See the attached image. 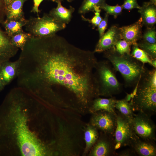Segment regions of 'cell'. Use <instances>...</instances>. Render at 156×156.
<instances>
[{
	"instance_id": "44dd1931",
	"label": "cell",
	"mask_w": 156,
	"mask_h": 156,
	"mask_svg": "<svg viewBox=\"0 0 156 156\" xmlns=\"http://www.w3.org/2000/svg\"><path fill=\"white\" fill-rule=\"evenodd\" d=\"M99 135L98 129L96 127L90 124L87 126L84 132L86 144L84 153H86L90 150L97 140Z\"/></svg>"
},
{
	"instance_id": "7a4b0ae2",
	"label": "cell",
	"mask_w": 156,
	"mask_h": 156,
	"mask_svg": "<svg viewBox=\"0 0 156 156\" xmlns=\"http://www.w3.org/2000/svg\"><path fill=\"white\" fill-rule=\"evenodd\" d=\"M44 103L25 88L10 91L0 106V154H51L40 136L39 110Z\"/></svg>"
},
{
	"instance_id": "d6a6232c",
	"label": "cell",
	"mask_w": 156,
	"mask_h": 156,
	"mask_svg": "<svg viewBox=\"0 0 156 156\" xmlns=\"http://www.w3.org/2000/svg\"><path fill=\"white\" fill-rule=\"evenodd\" d=\"M116 155L117 156H136L134 151L130 147V148L122 151L118 153H116Z\"/></svg>"
},
{
	"instance_id": "603a6c76",
	"label": "cell",
	"mask_w": 156,
	"mask_h": 156,
	"mask_svg": "<svg viewBox=\"0 0 156 156\" xmlns=\"http://www.w3.org/2000/svg\"><path fill=\"white\" fill-rule=\"evenodd\" d=\"M11 44L14 46L20 49L21 51L31 38V34L23 31L10 37Z\"/></svg>"
},
{
	"instance_id": "ab89813d",
	"label": "cell",
	"mask_w": 156,
	"mask_h": 156,
	"mask_svg": "<svg viewBox=\"0 0 156 156\" xmlns=\"http://www.w3.org/2000/svg\"><path fill=\"white\" fill-rule=\"evenodd\" d=\"M67 0L68 2H72V1H73L74 0Z\"/></svg>"
},
{
	"instance_id": "9c48e42d",
	"label": "cell",
	"mask_w": 156,
	"mask_h": 156,
	"mask_svg": "<svg viewBox=\"0 0 156 156\" xmlns=\"http://www.w3.org/2000/svg\"><path fill=\"white\" fill-rule=\"evenodd\" d=\"M116 123V112L99 111L93 114L90 124L98 130L114 137Z\"/></svg>"
},
{
	"instance_id": "7402d4cb",
	"label": "cell",
	"mask_w": 156,
	"mask_h": 156,
	"mask_svg": "<svg viewBox=\"0 0 156 156\" xmlns=\"http://www.w3.org/2000/svg\"><path fill=\"white\" fill-rule=\"evenodd\" d=\"M115 108L122 114L131 120L135 114L132 104L126 98L121 100H117L115 104Z\"/></svg>"
},
{
	"instance_id": "4fadbf2b",
	"label": "cell",
	"mask_w": 156,
	"mask_h": 156,
	"mask_svg": "<svg viewBox=\"0 0 156 156\" xmlns=\"http://www.w3.org/2000/svg\"><path fill=\"white\" fill-rule=\"evenodd\" d=\"M129 146L133 149L136 156H156L155 142L141 139L135 134Z\"/></svg>"
},
{
	"instance_id": "83f0119b",
	"label": "cell",
	"mask_w": 156,
	"mask_h": 156,
	"mask_svg": "<svg viewBox=\"0 0 156 156\" xmlns=\"http://www.w3.org/2000/svg\"><path fill=\"white\" fill-rule=\"evenodd\" d=\"M101 9L104 10L109 15L113 16L115 18L121 13L123 9L122 5L117 4L112 6L107 4L106 3L101 6Z\"/></svg>"
},
{
	"instance_id": "8fae6325",
	"label": "cell",
	"mask_w": 156,
	"mask_h": 156,
	"mask_svg": "<svg viewBox=\"0 0 156 156\" xmlns=\"http://www.w3.org/2000/svg\"><path fill=\"white\" fill-rule=\"evenodd\" d=\"M120 39L119 27L113 25L99 38L93 51L101 53L114 49L116 43Z\"/></svg>"
},
{
	"instance_id": "1f68e13d",
	"label": "cell",
	"mask_w": 156,
	"mask_h": 156,
	"mask_svg": "<svg viewBox=\"0 0 156 156\" xmlns=\"http://www.w3.org/2000/svg\"><path fill=\"white\" fill-rule=\"evenodd\" d=\"M109 15L106 13L104 18L102 19L97 27L99 38L101 37L104 34L107 27Z\"/></svg>"
},
{
	"instance_id": "277c9868",
	"label": "cell",
	"mask_w": 156,
	"mask_h": 156,
	"mask_svg": "<svg viewBox=\"0 0 156 156\" xmlns=\"http://www.w3.org/2000/svg\"><path fill=\"white\" fill-rule=\"evenodd\" d=\"M104 52V57L118 71L124 79L127 87L135 86L146 67L144 64L133 57L130 54H120L114 49Z\"/></svg>"
},
{
	"instance_id": "d590c367",
	"label": "cell",
	"mask_w": 156,
	"mask_h": 156,
	"mask_svg": "<svg viewBox=\"0 0 156 156\" xmlns=\"http://www.w3.org/2000/svg\"><path fill=\"white\" fill-rule=\"evenodd\" d=\"M14 0H3L5 7L10 4Z\"/></svg>"
},
{
	"instance_id": "8d00e7d4",
	"label": "cell",
	"mask_w": 156,
	"mask_h": 156,
	"mask_svg": "<svg viewBox=\"0 0 156 156\" xmlns=\"http://www.w3.org/2000/svg\"><path fill=\"white\" fill-rule=\"evenodd\" d=\"M146 2L148 4L156 5V0H150L149 1Z\"/></svg>"
},
{
	"instance_id": "484cf974",
	"label": "cell",
	"mask_w": 156,
	"mask_h": 156,
	"mask_svg": "<svg viewBox=\"0 0 156 156\" xmlns=\"http://www.w3.org/2000/svg\"><path fill=\"white\" fill-rule=\"evenodd\" d=\"M138 47L153 60L156 59V43L151 44L142 40L138 42Z\"/></svg>"
},
{
	"instance_id": "4316f807",
	"label": "cell",
	"mask_w": 156,
	"mask_h": 156,
	"mask_svg": "<svg viewBox=\"0 0 156 156\" xmlns=\"http://www.w3.org/2000/svg\"><path fill=\"white\" fill-rule=\"evenodd\" d=\"M130 46V45L126 41L120 39L116 43L114 49L120 54L129 55L131 51Z\"/></svg>"
},
{
	"instance_id": "5bb4252c",
	"label": "cell",
	"mask_w": 156,
	"mask_h": 156,
	"mask_svg": "<svg viewBox=\"0 0 156 156\" xmlns=\"http://www.w3.org/2000/svg\"><path fill=\"white\" fill-rule=\"evenodd\" d=\"M18 49L11 44L10 37L0 27V64L10 60L17 54Z\"/></svg>"
},
{
	"instance_id": "5b68a950",
	"label": "cell",
	"mask_w": 156,
	"mask_h": 156,
	"mask_svg": "<svg viewBox=\"0 0 156 156\" xmlns=\"http://www.w3.org/2000/svg\"><path fill=\"white\" fill-rule=\"evenodd\" d=\"M116 72L107 60L98 61L95 75L99 96L112 97L122 92V85L117 78Z\"/></svg>"
},
{
	"instance_id": "52a82bcc",
	"label": "cell",
	"mask_w": 156,
	"mask_h": 156,
	"mask_svg": "<svg viewBox=\"0 0 156 156\" xmlns=\"http://www.w3.org/2000/svg\"><path fill=\"white\" fill-rule=\"evenodd\" d=\"M131 123L134 133L138 137L143 139L156 141V125L151 116L138 112L134 114Z\"/></svg>"
},
{
	"instance_id": "ba28073f",
	"label": "cell",
	"mask_w": 156,
	"mask_h": 156,
	"mask_svg": "<svg viewBox=\"0 0 156 156\" xmlns=\"http://www.w3.org/2000/svg\"><path fill=\"white\" fill-rule=\"evenodd\" d=\"M116 114V126L114 133L116 149L121 147L129 146L135 133L133 130L131 120L118 111Z\"/></svg>"
},
{
	"instance_id": "cb8c5ba5",
	"label": "cell",
	"mask_w": 156,
	"mask_h": 156,
	"mask_svg": "<svg viewBox=\"0 0 156 156\" xmlns=\"http://www.w3.org/2000/svg\"><path fill=\"white\" fill-rule=\"evenodd\" d=\"M105 3V0H83L78 10L79 13L85 14L90 12H94L95 8L101 6Z\"/></svg>"
},
{
	"instance_id": "9a60e30c",
	"label": "cell",
	"mask_w": 156,
	"mask_h": 156,
	"mask_svg": "<svg viewBox=\"0 0 156 156\" xmlns=\"http://www.w3.org/2000/svg\"><path fill=\"white\" fill-rule=\"evenodd\" d=\"M20 64L19 58L14 62L10 60L0 64V77L5 86L10 83L16 77Z\"/></svg>"
},
{
	"instance_id": "7c38bea8",
	"label": "cell",
	"mask_w": 156,
	"mask_h": 156,
	"mask_svg": "<svg viewBox=\"0 0 156 156\" xmlns=\"http://www.w3.org/2000/svg\"><path fill=\"white\" fill-rule=\"evenodd\" d=\"M143 25L142 18L133 24L119 28L120 39L131 46L137 45L138 40L142 38V28Z\"/></svg>"
},
{
	"instance_id": "4dcf8cb0",
	"label": "cell",
	"mask_w": 156,
	"mask_h": 156,
	"mask_svg": "<svg viewBox=\"0 0 156 156\" xmlns=\"http://www.w3.org/2000/svg\"><path fill=\"white\" fill-rule=\"evenodd\" d=\"M122 5L123 9L129 10L135 8L139 9L141 7L138 4L137 0H124Z\"/></svg>"
},
{
	"instance_id": "d6986e66",
	"label": "cell",
	"mask_w": 156,
	"mask_h": 156,
	"mask_svg": "<svg viewBox=\"0 0 156 156\" xmlns=\"http://www.w3.org/2000/svg\"><path fill=\"white\" fill-rule=\"evenodd\" d=\"M138 10L143 25L147 28L153 27L156 22V5L148 4L145 2Z\"/></svg>"
},
{
	"instance_id": "836d02e7",
	"label": "cell",
	"mask_w": 156,
	"mask_h": 156,
	"mask_svg": "<svg viewBox=\"0 0 156 156\" xmlns=\"http://www.w3.org/2000/svg\"><path fill=\"white\" fill-rule=\"evenodd\" d=\"M5 18V7L3 0H0V24Z\"/></svg>"
},
{
	"instance_id": "f1b7e54d",
	"label": "cell",
	"mask_w": 156,
	"mask_h": 156,
	"mask_svg": "<svg viewBox=\"0 0 156 156\" xmlns=\"http://www.w3.org/2000/svg\"><path fill=\"white\" fill-rule=\"evenodd\" d=\"M101 9L99 7H97L94 8V15L92 18L89 19L86 18L83 15L81 17L82 19L86 21H88L91 23L93 28L97 27L103 18L100 15Z\"/></svg>"
},
{
	"instance_id": "f546056e",
	"label": "cell",
	"mask_w": 156,
	"mask_h": 156,
	"mask_svg": "<svg viewBox=\"0 0 156 156\" xmlns=\"http://www.w3.org/2000/svg\"><path fill=\"white\" fill-rule=\"evenodd\" d=\"M143 40L151 44L156 43V31L155 27L147 28L142 34Z\"/></svg>"
},
{
	"instance_id": "3957f363",
	"label": "cell",
	"mask_w": 156,
	"mask_h": 156,
	"mask_svg": "<svg viewBox=\"0 0 156 156\" xmlns=\"http://www.w3.org/2000/svg\"><path fill=\"white\" fill-rule=\"evenodd\" d=\"M135 93L131 99L134 111L150 116L156 112V68H146L135 86Z\"/></svg>"
},
{
	"instance_id": "e575fe53",
	"label": "cell",
	"mask_w": 156,
	"mask_h": 156,
	"mask_svg": "<svg viewBox=\"0 0 156 156\" xmlns=\"http://www.w3.org/2000/svg\"><path fill=\"white\" fill-rule=\"evenodd\" d=\"M44 0H33L34 5L31 12L34 13H36L38 16H39V13L40 12V10L38 9L39 7Z\"/></svg>"
},
{
	"instance_id": "f35d334b",
	"label": "cell",
	"mask_w": 156,
	"mask_h": 156,
	"mask_svg": "<svg viewBox=\"0 0 156 156\" xmlns=\"http://www.w3.org/2000/svg\"><path fill=\"white\" fill-rule=\"evenodd\" d=\"M154 68H156V59L153 60H152L151 65Z\"/></svg>"
},
{
	"instance_id": "ffe728a7",
	"label": "cell",
	"mask_w": 156,
	"mask_h": 156,
	"mask_svg": "<svg viewBox=\"0 0 156 156\" xmlns=\"http://www.w3.org/2000/svg\"><path fill=\"white\" fill-rule=\"evenodd\" d=\"M27 20L21 21L5 19L1 23L5 31L10 37L23 31V27L25 26Z\"/></svg>"
},
{
	"instance_id": "8992f818",
	"label": "cell",
	"mask_w": 156,
	"mask_h": 156,
	"mask_svg": "<svg viewBox=\"0 0 156 156\" xmlns=\"http://www.w3.org/2000/svg\"><path fill=\"white\" fill-rule=\"evenodd\" d=\"M31 37L41 38L50 36L64 29L66 24L60 22L49 14L44 13L42 17H31L25 25Z\"/></svg>"
},
{
	"instance_id": "6da1fadb",
	"label": "cell",
	"mask_w": 156,
	"mask_h": 156,
	"mask_svg": "<svg viewBox=\"0 0 156 156\" xmlns=\"http://www.w3.org/2000/svg\"><path fill=\"white\" fill-rule=\"evenodd\" d=\"M21 51L18 86L47 104H61V92L87 107L99 96L94 51L79 48L56 34L31 37Z\"/></svg>"
},
{
	"instance_id": "e0dca14e",
	"label": "cell",
	"mask_w": 156,
	"mask_h": 156,
	"mask_svg": "<svg viewBox=\"0 0 156 156\" xmlns=\"http://www.w3.org/2000/svg\"><path fill=\"white\" fill-rule=\"evenodd\" d=\"M116 100L113 96L108 99L97 97L92 101L89 107V110L92 114L99 111L115 113Z\"/></svg>"
},
{
	"instance_id": "30bf717a",
	"label": "cell",
	"mask_w": 156,
	"mask_h": 156,
	"mask_svg": "<svg viewBox=\"0 0 156 156\" xmlns=\"http://www.w3.org/2000/svg\"><path fill=\"white\" fill-rule=\"evenodd\" d=\"M114 137L102 132L91 148L89 155L92 156L116 155Z\"/></svg>"
},
{
	"instance_id": "d4e9b609",
	"label": "cell",
	"mask_w": 156,
	"mask_h": 156,
	"mask_svg": "<svg viewBox=\"0 0 156 156\" xmlns=\"http://www.w3.org/2000/svg\"><path fill=\"white\" fill-rule=\"evenodd\" d=\"M130 55L135 59L143 64L148 63L151 65L152 60L138 45H132Z\"/></svg>"
},
{
	"instance_id": "2e32d148",
	"label": "cell",
	"mask_w": 156,
	"mask_h": 156,
	"mask_svg": "<svg viewBox=\"0 0 156 156\" xmlns=\"http://www.w3.org/2000/svg\"><path fill=\"white\" fill-rule=\"evenodd\" d=\"M57 4V6L52 9L49 14L53 18L62 23L68 24L70 21L74 8L70 6L69 9L64 7L62 4V0H52Z\"/></svg>"
},
{
	"instance_id": "74e56055",
	"label": "cell",
	"mask_w": 156,
	"mask_h": 156,
	"mask_svg": "<svg viewBox=\"0 0 156 156\" xmlns=\"http://www.w3.org/2000/svg\"><path fill=\"white\" fill-rule=\"evenodd\" d=\"M5 86L2 82L0 77V92L3 89Z\"/></svg>"
},
{
	"instance_id": "ac0fdd59",
	"label": "cell",
	"mask_w": 156,
	"mask_h": 156,
	"mask_svg": "<svg viewBox=\"0 0 156 156\" xmlns=\"http://www.w3.org/2000/svg\"><path fill=\"white\" fill-rule=\"evenodd\" d=\"M27 0H14L5 7V19L25 20L23 7Z\"/></svg>"
}]
</instances>
